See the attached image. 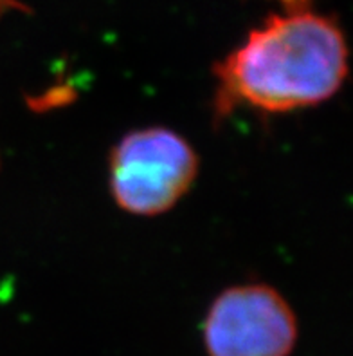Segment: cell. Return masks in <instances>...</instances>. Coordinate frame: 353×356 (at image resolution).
Instances as JSON below:
<instances>
[{
    "mask_svg": "<svg viewBox=\"0 0 353 356\" xmlns=\"http://www.w3.org/2000/svg\"><path fill=\"white\" fill-rule=\"evenodd\" d=\"M274 13L215 67V113L238 107L282 114L336 96L348 74V45L334 18L309 0H282Z\"/></svg>",
    "mask_w": 353,
    "mask_h": 356,
    "instance_id": "cell-1",
    "label": "cell"
},
{
    "mask_svg": "<svg viewBox=\"0 0 353 356\" xmlns=\"http://www.w3.org/2000/svg\"><path fill=\"white\" fill-rule=\"evenodd\" d=\"M11 8L20 9L22 6L18 4L17 0H0V15L6 13V11H8V9H11Z\"/></svg>",
    "mask_w": 353,
    "mask_h": 356,
    "instance_id": "cell-4",
    "label": "cell"
},
{
    "mask_svg": "<svg viewBox=\"0 0 353 356\" xmlns=\"http://www.w3.org/2000/svg\"><path fill=\"white\" fill-rule=\"evenodd\" d=\"M110 194L132 216H161L191 188L197 152L182 136L164 127L126 134L110 154Z\"/></svg>",
    "mask_w": 353,
    "mask_h": 356,
    "instance_id": "cell-2",
    "label": "cell"
},
{
    "mask_svg": "<svg viewBox=\"0 0 353 356\" xmlns=\"http://www.w3.org/2000/svg\"><path fill=\"white\" fill-rule=\"evenodd\" d=\"M202 339L207 356H291L298 318L270 286H233L211 304Z\"/></svg>",
    "mask_w": 353,
    "mask_h": 356,
    "instance_id": "cell-3",
    "label": "cell"
}]
</instances>
